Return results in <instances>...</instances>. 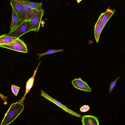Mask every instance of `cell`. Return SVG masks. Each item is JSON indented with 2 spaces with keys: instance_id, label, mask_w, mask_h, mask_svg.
Segmentation results:
<instances>
[{
  "instance_id": "1",
  "label": "cell",
  "mask_w": 125,
  "mask_h": 125,
  "mask_svg": "<svg viewBox=\"0 0 125 125\" xmlns=\"http://www.w3.org/2000/svg\"><path fill=\"white\" fill-rule=\"evenodd\" d=\"M24 106L19 102L12 104L5 114L1 125H7L12 122L22 112Z\"/></svg>"
},
{
  "instance_id": "2",
  "label": "cell",
  "mask_w": 125,
  "mask_h": 125,
  "mask_svg": "<svg viewBox=\"0 0 125 125\" xmlns=\"http://www.w3.org/2000/svg\"><path fill=\"white\" fill-rule=\"evenodd\" d=\"M33 31L30 21H26L19 23L8 33L4 34L12 37L19 38L23 35L30 31Z\"/></svg>"
},
{
  "instance_id": "3",
  "label": "cell",
  "mask_w": 125,
  "mask_h": 125,
  "mask_svg": "<svg viewBox=\"0 0 125 125\" xmlns=\"http://www.w3.org/2000/svg\"><path fill=\"white\" fill-rule=\"evenodd\" d=\"M0 46L16 51L24 52H28L27 48L23 40L18 38L10 43L5 44H0Z\"/></svg>"
},
{
  "instance_id": "4",
  "label": "cell",
  "mask_w": 125,
  "mask_h": 125,
  "mask_svg": "<svg viewBox=\"0 0 125 125\" xmlns=\"http://www.w3.org/2000/svg\"><path fill=\"white\" fill-rule=\"evenodd\" d=\"M41 95L42 96L44 97L50 101L55 104L64 110L65 112L75 116L78 117H81V115L80 114L69 109L65 106L63 105L59 101L48 95L42 90H41Z\"/></svg>"
},
{
  "instance_id": "5",
  "label": "cell",
  "mask_w": 125,
  "mask_h": 125,
  "mask_svg": "<svg viewBox=\"0 0 125 125\" xmlns=\"http://www.w3.org/2000/svg\"><path fill=\"white\" fill-rule=\"evenodd\" d=\"M44 13V11L43 9L39 10L30 20L31 24L33 31L36 32L39 31L42 18Z\"/></svg>"
},
{
  "instance_id": "6",
  "label": "cell",
  "mask_w": 125,
  "mask_h": 125,
  "mask_svg": "<svg viewBox=\"0 0 125 125\" xmlns=\"http://www.w3.org/2000/svg\"><path fill=\"white\" fill-rule=\"evenodd\" d=\"M10 4L16 13L21 22L26 21L27 16L26 12L16 0H11Z\"/></svg>"
},
{
  "instance_id": "7",
  "label": "cell",
  "mask_w": 125,
  "mask_h": 125,
  "mask_svg": "<svg viewBox=\"0 0 125 125\" xmlns=\"http://www.w3.org/2000/svg\"><path fill=\"white\" fill-rule=\"evenodd\" d=\"M72 83L75 88L86 91H91V89L88 85L80 78L74 79L72 81Z\"/></svg>"
},
{
  "instance_id": "8",
  "label": "cell",
  "mask_w": 125,
  "mask_h": 125,
  "mask_svg": "<svg viewBox=\"0 0 125 125\" xmlns=\"http://www.w3.org/2000/svg\"><path fill=\"white\" fill-rule=\"evenodd\" d=\"M41 61H40L38 65L35 70L34 71L33 73L32 77L29 79L26 82V86L25 92L23 96L21 99L19 101L20 103L23 104V101L25 99V97L26 94L30 91L31 89L33 86L34 78L37 72L38 67Z\"/></svg>"
},
{
  "instance_id": "9",
  "label": "cell",
  "mask_w": 125,
  "mask_h": 125,
  "mask_svg": "<svg viewBox=\"0 0 125 125\" xmlns=\"http://www.w3.org/2000/svg\"><path fill=\"white\" fill-rule=\"evenodd\" d=\"M83 125H99L98 119L96 116L92 115H83L82 117Z\"/></svg>"
},
{
  "instance_id": "10",
  "label": "cell",
  "mask_w": 125,
  "mask_h": 125,
  "mask_svg": "<svg viewBox=\"0 0 125 125\" xmlns=\"http://www.w3.org/2000/svg\"><path fill=\"white\" fill-rule=\"evenodd\" d=\"M114 13L111 10L108 9L105 12L101 13L100 16L98 19L101 22L104 27Z\"/></svg>"
},
{
  "instance_id": "11",
  "label": "cell",
  "mask_w": 125,
  "mask_h": 125,
  "mask_svg": "<svg viewBox=\"0 0 125 125\" xmlns=\"http://www.w3.org/2000/svg\"><path fill=\"white\" fill-rule=\"evenodd\" d=\"M104 27L102 23L98 20L94 26V34L97 42H98L100 34Z\"/></svg>"
},
{
  "instance_id": "12",
  "label": "cell",
  "mask_w": 125,
  "mask_h": 125,
  "mask_svg": "<svg viewBox=\"0 0 125 125\" xmlns=\"http://www.w3.org/2000/svg\"><path fill=\"white\" fill-rule=\"evenodd\" d=\"M12 9V19L10 28V30L16 27L19 23L21 22L20 20L16 13L13 8Z\"/></svg>"
},
{
  "instance_id": "13",
  "label": "cell",
  "mask_w": 125,
  "mask_h": 125,
  "mask_svg": "<svg viewBox=\"0 0 125 125\" xmlns=\"http://www.w3.org/2000/svg\"><path fill=\"white\" fill-rule=\"evenodd\" d=\"M19 38L6 35L4 34L0 36V44H5L12 42Z\"/></svg>"
},
{
  "instance_id": "14",
  "label": "cell",
  "mask_w": 125,
  "mask_h": 125,
  "mask_svg": "<svg viewBox=\"0 0 125 125\" xmlns=\"http://www.w3.org/2000/svg\"><path fill=\"white\" fill-rule=\"evenodd\" d=\"M27 4L31 8L38 10H42V2H36L30 1L28 0H25Z\"/></svg>"
},
{
  "instance_id": "15",
  "label": "cell",
  "mask_w": 125,
  "mask_h": 125,
  "mask_svg": "<svg viewBox=\"0 0 125 125\" xmlns=\"http://www.w3.org/2000/svg\"><path fill=\"white\" fill-rule=\"evenodd\" d=\"M39 10L31 8L26 12L27 18L26 21H30L31 19L37 12Z\"/></svg>"
},
{
  "instance_id": "16",
  "label": "cell",
  "mask_w": 125,
  "mask_h": 125,
  "mask_svg": "<svg viewBox=\"0 0 125 125\" xmlns=\"http://www.w3.org/2000/svg\"><path fill=\"white\" fill-rule=\"evenodd\" d=\"M64 51V49H61L60 50H53L51 49L47 51V52H44L43 53L39 54L38 53L37 55H39V60L40 59V57L42 56L50 54L56 52H62Z\"/></svg>"
},
{
  "instance_id": "17",
  "label": "cell",
  "mask_w": 125,
  "mask_h": 125,
  "mask_svg": "<svg viewBox=\"0 0 125 125\" xmlns=\"http://www.w3.org/2000/svg\"><path fill=\"white\" fill-rule=\"evenodd\" d=\"M22 6L23 9L26 11V12L30 10L31 8L27 4V3L25 0H16Z\"/></svg>"
},
{
  "instance_id": "18",
  "label": "cell",
  "mask_w": 125,
  "mask_h": 125,
  "mask_svg": "<svg viewBox=\"0 0 125 125\" xmlns=\"http://www.w3.org/2000/svg\"><path fill=\"white\" fill-rule=\"evenodd\" d=\"M120 78V77H118L114 81H112L110 84L108 92L110 94L111 93L113 89L115 86L118 80Z\"/></svg>"
},
{
  "instance_id": "19",
  "label": "cell",
  "mask_w": 125,
  "mask_h": 125,
  "mask_svg": "<svg viewBox=\"0 0 125 125\" xmlns=\"http://www.w3.org/2000/svg\"><path fill=\"white\" fill-rule=\"evenodd\" d=\"M20 87L14 85H12L11 86V89L13 94L16 96L19 92Z\"/></svg>"
},
{
  "instance_id": "20",
  "label": "cell",
  "mask_w": 125,
  "mask_h": 125,
  "mask_svg": "<svg viewBox=\"0 0 125 125\" xmlns=\"http://www.w3.org/2000/svg\"><path fill=\"white\" fill-rule=\"evenodd\" d=\"M90 107L89 106L84 105L80 108V110L81 112H84L88 111Z\"/></svg>"
},
{
  "instance_id": "21",
  "label": "cell",
  "mask_w": 125,
  "mask_h": 125,
  "mask_svg": "<svg viewBox=\"0 0 125 125\" xmlns=\"http://www.w3.org/2000/svg\"><path fill=\"white\" fill-rule=\"evenodd\" d=\"M0 96L1 97L2 100L5 102H6L7 99V97L4 96L3 94H0Z\"/></svg>"
},
{
  "instance_id": "22",
  "label": "cell",
  "mask_w": 125,
  "mask_h": 125,
  "mask_svg": "<svg viewBox=\"0 0 125 125\" xmlns=\"http://www.w3.org/2000/svg\"><path fill=\"white\" fill-rule=\"evenodd\" d=\"M78 3V4L82 0H76Z\"/></svg>"
}]
</instances>
